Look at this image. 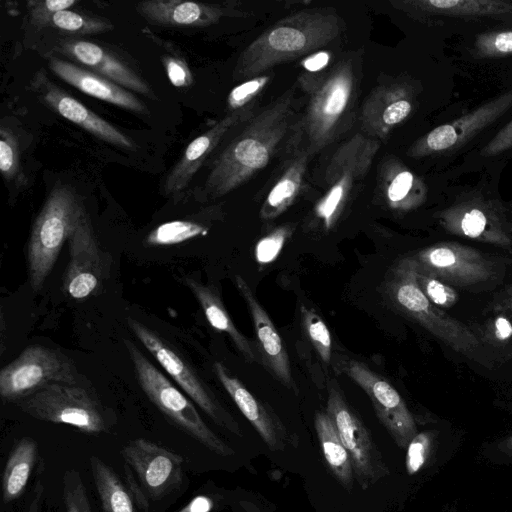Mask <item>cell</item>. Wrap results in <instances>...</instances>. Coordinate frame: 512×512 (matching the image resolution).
<instances>
[{"label":"cell","mask_w":512,"mask_h":512,"mask_svg":"<svg viewBox=\"0 0 512 512\" xmlns=\"http://www.w3.org/2000/svg\"><path fill=\"white\" fill-rule=\"evenodd\" d=\"M295 88L291 87L258 111L213 162L202 192L224 196L264 169L285 149L297 122Z\"/></svg>","instance_id":"obj_1"},{"label":"cell","mask_w":512,"mask_h":512,"mask_svg":"<svg viewBox=\"0 0 512 512\" xmlns=\"http://www.w3.org/2000/svg\"><path fill=\"white\" fill-rule=\"evenodd\" d=\"M344 28L332 8L305 9L292 13L266 29L240 54L233 78L248 80L274 66L319 51Z\"/></svg>","instance_id":"obj_2"},{"label":"cell","mask_w":512,"mask_h":512,"mask_svg":"<svg viewBox=\"0 0 512 512\" xmlns=\"http://www.w3.org/2000/svg\"><path fill=\"white\" fill-rule=\"evenodd\" d=\"M361 74L360 56L345 55L306 94L308 101L298 126L311 158L341 139L354 125Z\"/></svg>","instance_id":"obj_3"},{"label":"cell","mask_w":512,"mask_h":512,"mask_svg":"<svg viewBox=\"0 0 512 512\" xmlns=\"http://www.w3.org/2000/svg\"><path fill=\"white\" fill-rule=\"evenodd\" d=\"M384 293L393 308L456 352L471 357L480 348L481 341L472 328L434 305L420 290L412 256L402 258L389 270Z\"/></svg>","instance_id":"obj_4"},{"label":"cell","mask_w":512,"mask_h":512,"mask_svg":"<svg viewBox=\"0 0 512 512\" xmlns=\"http://www.w3.org/2000/svg\"><path fill=\"white\" fill-rule=\"evenodd\" d=\"M381 143L362 132L343 141L326 164L323 192L313 207V218L325 230L334 227L344 209L363 186Z\"/></svg>","instance_id":"obj_5"},{"label":"cell","mask_w":512,"mask_h":512,"mask_svg":"<svg viewBox=\"0 0 512 512\" xmlns=\"http://www.w3.org/2000/svg\"><path fill=\"white\" fill-rule=\"evenodd\" d=\"M84 211L74 188L63 183L54 185L34 222L28 243L29 279L35 291L42 288Z\"/></svg>","instance_id":"obj_6"},{"label":"cell","mask_w":512,"mask_h":512,"mask_svg":"<svg viewBox=\"0 0 512 512\" xmlns=\"http://www.w3.org/2000/svg\"><path fill=\"white\" fill-rule=\"evenodd\" d=\"M138 382L149 400L177 428L220 456L234 451L203 421L193 402L175 387L129 340H124Z\"/></svg>","instance_id":"obj_7"},{"label":"cell","mask_w":512,"mask_h":512,"mask_svg":"<svg viewBox=\"0 0 512 512\" xmlns=\"http://www.w3.org/2000/svg\"><path fill=\"white\" fill-rule=\"evenodd\" d=\"M17 404L33 418L71 425L87 434L108 430L99 402L90 392L76 384H49Z\"/></svg>","instance_id":"obj_8"},{"label":"cell","mask_w":512,"mask_h":512,"mask_svg":"<svg viewBox=\"0 0 512 512\" xmlns=\"http://www.w3.org/2000/svg\"><path fill=\"white\" fill-rule=\"evenodd\" d=\"M52 383H77L73 361L58 350L31 345L1 369L0 396L18 402Z\"/></svg>","instance_id":"obj_9"},{"label":"cell","mask_w":512,"mask_h":512,"mask_svg":"<svg viewBox=\"0 0 512 512\" xmlns=\"http://www.w3.org/2000/svg\"><path fill=\"white\" fill-rule=\"evenodd\" d=\"M131 331L170 377L216 424L241 435L237 422L223 409L192 367L156 332L131 317Z\"/></svg>","instance_id":"obj_10"},{"label":"cell","mask_w":512,"mask_h":512,"mask_svg":"<svg viewBox=\"0 0 512 512\" xmlns=\"http://www.w3.org/2000/svg\"><path fill=\"white\" fill-rule=\"evenodd\" d=\"M326 413L350 454L354 476L363 489H367L388 473L381 453L369 431L344 400L339 389L329 388Z\"/></svg>","instance_id":"obj_11"},{"label":"cell","mask_w":512,"mask_h":512,"mask_svg":"<svg viewBox=\"0 0 512 512\" xmlns=\"http://www.w3.org/2000/svg\"><path fill=\"white\" fill-rule=\"evenodd\" d=\"M418 269L458 287L489 281L496 275V262L478 249L456 242L426 247L414 256Z\"/></svg>","instance_id":"obj_12"},{"label":"cell","mask_w":512,"mask_h":512,"mask_svg":"<svg viewBox=\"0 0 512 512\" xmlns=\"http://www.w3.org/2000/svg\"><path fill=\"white\" fill-rule=\"evenodd\" d=\"M338 365L341 373L350 377L368 395L377 417L395 443L400 448H407L417 434V428L398 391L361 361L349 359L339 362Z\"/></svg>","instance_id":"obj_13"},{"label":"cell","mask_w":512,"mask_h":512,"mask_svg":"<svg viewBox=\"0 0 512 512\" xmlns=\"http://www.w3.org/2000/svg\"><path fill=\"white\" fill-rule=\"evenodd\" d=\"M68 245L70 259L63 279L64 293L79 301L96 295L105 282L107 266L86 210L72 230Z\"/></svg>","instance_id":"obj_14"},{"label":"cell","mask_w":512,"mask_h":512,"mask_svg":"<svg viewBox=\"0 0 512 512\" xmlns=\"http://www.w3.org/2000/svg\"><path fill=\"white\" fill-rule=\"evenodd\" d=\"M121 454L148 499H162L183 482V457L154 442L134 439L123 447Z\"/></svg>","instance_id":"obj_15"},{"label":"cell","mask_w":512,"mask_h":512,"mask_svg":"<svg viewBox=\"0 0 512 512\" xmlns=\"http://www.w3.org/2000/svg\"><path fill=\"white\" fill-rule=\"evenodd\" d=\"M31 87L53 111L95 137L120 148H134L127 135L53 83L43 70L31 79Z\"/></svg>","instance_id":"obj_16"},{"label":"cell","mask_w":512,"mask_h":512,"mask_svg":"<svg viewBox=\"0 0 512 512\" xmlns=\"http://www.w3.org/2000/svg\"><path fill=\"white\" fill-rule=\"evenodd\" d=\"M285 152L284 161L270 182L260 207L259 216L264 221H270L284 213L294 203L304 184L311 157L304 144L298 119Z\"/></svg>","instance_id":"obj_17"},{"label":"cell","mask_w":512,"mask_h":512,"mask_svg":"<svg viewBox=\"0 0 512 512\" xmlns=\"http://www.w3.org/2000/svg\"><path fill=\"white\" fill-rule=\"evenodd\" d=\"M257 105L229 112L209 130L191 141L166 177L163 187L165 194L176 196L181 193L225 135L257 113Z\"/></svg>","instance_id":"obj_18"},{"label":"cell","mask_w":512,"mask_h":512,"mask_svg":"<svg viewBox=\"0 0 512 512\" xmlns=\"http://www.w3.org/2000/svg\"><path fill=\"white\" fill-rule=\"evenodd\" d=\"M411 109L405 88L382 80L362 103L359 113L362 133L380 142L408 117Z\"/></svg>","instance_id":"obj_19"},{"label":"cell","mask_w":512,"mask_h":512,"mask_svg":"<svg viewBox=\"0 0 512 512\" xmlns=\"http://www.w3.org/2000/svg\"><path fill=\"white\" fill-rule=\"evenodd\" d=\"M149 23L163 27H207L222 17L243 15L235 3H199L181 0H150L136 4Z\"/></svg>","instance_id":"obj_20"},{"label":"cell","mask_w":512,"mask_h":512,"mask_svg":"<svg viewBox=\"0 0 512 512\" xmlns=\"http://www.w3.org/2000/svg\"><path fill=\"white\" fill-rule=\"evenodd\" d=\"M235 284L251 314L261 360L275 378L288 388H293L288 354L277 329L246 280L236 275Z\"/></svg>","instance_id":"obj_21"},{"label":"cell","mask_w":512,"mask_h":512,"mask_svg":"<svg viewBox=\"0 0 512 512\" xmlns=\"http://www.w3.org/2000/svg\"><path fill=\"white\" fill-rule=\"evenodd\" d=\"M60 51L85 65L89 70L106 77L125 89L135 91L149 98H155L149 84L137 72L98 44L85 40L66 39L60 42Z\"/></svg>","instance_id":"obj_22"},{"label":"cell","mask_w":512,"mask_h":512,"mask_svg":"<svg viewBox=\"0 0 512 512\" xmlns=\"http://www.w3.org/2000/svg\"><path fill=\"white\" fill-rule=\"evenodd\" d=\"M50 70L83 93L138 114H149L147 106L127 89L106 77L57 57H50Z\"/></svg>","instance_id":"obj_23"},{"label":"cell","mask_w":512,"mask_h":512,"mask_svg":"<svg viewBox=\"0 0 512 512\" xmlns=\"http://www.w3.org/2000/svg\"><path fill=\"white\" fill-rule=\"evenodd\" d=\"M214 369L224 389L266 445L273 451L284 449L286 432L278 418L232 376L222 363L216 362Z\"/></svg>","instance_id":"obj_24"},{"label":"cell","mask_w":512,"mask_h":512,"mask_svg":"<svg viewBox=\"0 0 512 512\" xmlns=\"http://www.w3.org/2000/svg\"><path fill=\"white\" fill-rule=\"evenodd\" d=\"M185 284L194 294L210 325L227 334L248 361H257L256 350L234 325L217 290L188 277L185 278Z\"/></svg>","instance_id":"obj_25"},{"label":"cell","mask_w":512,"mask_h":512,"mask_svg":"<svg viewBox=\"0 0 512 512\" xmlns=\"http://www.w3.org/2000/svg\"><path fill=\"white\" fill-rule=\"evenodd\" d=\"M315 429L323 456L339 483L348 491L352 489L354 471L349 452L336 427L326 412L315 414Z\"/></svg>","instance_id":"obj_26"},{"label":"cell","mask_w":512,"mask_h":512,"mask_svg":"<svg viewBox=\"0 0 512 512\" xmlns=\"http://www.w3.org/2000/svg\"><path fill=\"white\" fill-rule=\"evenodd\" d=\"M36 454V442L30 437L22 438L11 451L2 478L4 503L17 500L25 491Z\"/></svg>","instance_id":"obj_27"},{"label":"cell","mask_w":512,"mask_h":512,"mask_svg":"<svg viewBox=\"0 0 512 512\" xmlns=\"http://www.w3.org/2000/svg\"><path fill=\"white\" fill-rule=\"evenodd\" d=\"M90 468L104 512H137L129 489L107 463L91 456Z\"/></svg>","instance_id":"obj_28"},{"label":"cell","mask_w":512,"mask_h":512,"mask_svg":"<svg viewBox=\"0 0 512 512\" xmlns=\"http://www.w3.org/2000/svg\"><path fill=\"white\" fill-rule=\"evenodd\" d=\"M414 176L391 159H382L377 169V188L380 197L394 210L408 209L414 203L411 197Z\"/></svg>","instance_id":"obj_29"},{"label":"cell","mask_w":512,"mask_h":512,"mask_svg":"<svg viewBox=\"0 0 512 512\" xmlns=\"http://www.w3.org/2000/svg\"><path fill=\"white\" fill-rule=\"evenodd\" d=\"M447 227L455 234L477 241L509 249L512 244L510 236L500 224L490 221L479 208L463 212L457 221L447 222Z\"/></svg>","instance_id":"obj_30"},{"label":"cell","mask_w":512,"mask_h":512,"mask_svg":"<svg viewBox=\"0 0 512 512\" xmlns=\"http://www.w3.org/2000/svg\"><path fill=\"white\" fill-rule=\"evenodd\" d=\"M38 28L52 27L75 34L104 33L113 29L109 21L88 14L63 10L32 21Z\"/></svg>","instance_id":"obj_31"},{"label":"cell","mask_w":512,"mask_h":512,"mask_svg":"<svg viewBox=\"0 0 512 512\" xmlns=\"http://www.w3.org/2000/svg\"><path fill=\"white\" fill-rule=\"evenodd\" d=\"M207 233L208 228L200 223L176 220L156 227L147 235L145 242L150 246L175 245Z\"/></svg>","instance_id":"obj_32"},{"label":"cell","mask_w":512,"mask_h":512,"mask_svg":"<svg viewBox=\"0 0 512 512\" xmlns=\"http://www.w3.org/2000/svg\"><path fill=\"white\" fill-rule=\"evenodd\" d=\"M301 318L303 328L314 349L323 362L329 363L332 355V337L327 325L314 310L305 306L301 307Z\"/></svg>","instance_id":"obj_33"},{"label":"cell","mask_w":512,"mask_h":512,"mask_svg":"<svg viewBox=\"0 0 512 512\" xmlns=\"http://www.w3.org/2000/svg\"><path fill=\"white\" fill-rule=\"evenodd\" d=\"M416 281L427 299L440 309L451 308L457 303L459 296L453 286L430 273L418 269L417 266Z\"/></svg>","instance_id":"obj_34"},{"label":"cell","mask_w":512,"mask_h":512,"mask_svg":"<svg viewBox=\"0 0 512 512\" xmlns=\"http://www.w3.org/2000/svg\"><path fill=\"white\" fill-rule=\"evenodd\" d=\"M269 81L270 76L268 74H263L248 79L234 87L227 97L229 112L241 110L258 104V98Z\"/></svg>","instance_id":"obj_35"},{"label":"cell","mask_w":512,"mask_h":512,"mask_svg":"<svg viewBox=\"0 0 512 512\" xmlns=\"http://www.w3.org/2000/svg\"><path fill=\"white\" fill-rule=\"evenodd\" d=\"M63 499L66 512H92L85 485L76 469L64 473Z\"/></svg>","instance_id":"obj_36"},{"label":"cell","mask_w":512,"mask_h":512,"mask_svg":"<svg viewBox=\"0 0 512 512\" xmlns=\"http://www.w3.org/2000/svg\"><path fill=\"white\" fill-rule=\"evenodd\" d=\"M331 53L325 50L316 51L306 56L300 63L302 73L299 76L301 89L307 94L312 87L325 75L332 66Z\"/></svg>","instance_id":"obj_37"},{"label":"cell","mask_w":512,"mask_h":512,"mask_svg":"<svg viewBox=\"0 0 512 512\" xmlns=\"http://www.w3.org/2000/svg\"><path fill=\"white\" fill-rule=\"evenodd\" d=\"M293 228L286 224L275 228L261 238L255 247V258L260 265L273 262L281 252L285 242L291 236Z\"/></svg>","instance_id":"obj_38"},{"label":"cell","mask_w":512,"mask_h":512,"mask_svg":"<svg viewBox=\"0 0 512 512\" xmlns=\"http://www.w3.org/2000/svg\"><path fill=\"white\" fill-rule=\"evenodd\" d=\"M0 170L6 181L17 177L19 171V145L13 132L5 127L0 129Z\"/></svg>","instance_id":"obj_39"},{"label":"cell","mask_w":512,"mask_h":512,"mask_svg":"<svg viewBox=\"0 0 512 512\" xmlns=\"http://www.w3.org/2000/svg\"><path fill=\"white\" fill-rule=\"evenodd\" d=\"M488 319L485 324L480 328V333L477 336L482 343V340L491 345H504L512 339V322L508 314L503 311H498Z\"/></svg>","instance_id":"obj_40"},{"label":"cell","mask_w":512,"mask_h":512,"mask_svg":"<svg viewBox=\"0 0 512 512\" xmlns=\"http://www.w3.org/2000/svg\"><path fill=\"white\" fill-rule=\"evenodd\" d=\"M431 445V437L427 432L418 433L407 447L406 469L409 475L417 473L426 462Z\"/></svg>","instance_id":"obj_41"},{"label":"cell","mask_w":512,"mask_h":512,"mask_svg":"<svg viewBox=\"0 0 512 512\" xmlns=\"http://www.w3.org/2000/svg\"><path fill=\"white\" fill-rule=\"evenodd\" d=\"M162 63L167 77L173 86L186 88L193 83V76L186 62L176 56L164 55Z\"/></svg>","instance_id":"obj_42"},{"label":"cell","mask_w":512,"mask_h":512,"mask_svg":"<svg viewBox=\"0 0 512 512\" xmlns=\"http://www.w3.org/2000/svg\"><path fill=\"white\" fill-rule=\"evenodd\" d=\"M78 4L77 0H45V1H29L28 10L31 20L54 14L59 11L68 10Z\"/></svg>","instance_id":"obj_43"},{"label":"cell","mask_w":512,"mask_h":512,"mask_svg":"<svg viewBox=\"0 0 512 512\" xmlns=\"http://www.w3.org/2000/svg\"><path fill=\"white\" fill-rule=\"evenodd\" d=\"M457 140L455 129L450 125H442L432 130L426 137V145L432 150H443Z\"/></svg>","instance_id":"obj_44"},{"label":"cell","mask_w":512,"mask_h":512,"mask_svg":"<svg viewBox=\"0 0 512 512\" xmlns=\"http://www.w3.org/2000/svg\"><path fill=\"white\" fill-rule=\"evenodd\" d=\"M124 470L125 478L131 495L135 497L136 502L138 503L140 508L147 510L149 505L148 498L145 495L141 485L139 484V482L135 481L134 475L132 474L131 469L127 464L124 465Z\"/></svg>","instance_id":"obj_45"},{"label":"cell","mask_w":512,"mask_h":512,"mask_svg":"<svg viewBox=\"0 0 512 512\" xmlns=\"http://www.w3.org/2000/svg\"><path fill=\"white\" fill-rule=\"evenodd\" d=\"M214 507V502L210 497L199 495L189 501L177 512H210Z\"/></svg>","instance_id":"obj_46"},{"label":"cell","mask_w":512,"mask_h":512,"mask_svg":"<svg viewBox=\"0 0 512 512\" xmlns=\"http://www.w3.org/2000/svg\"><path fill=\"white\" fill-rule=\"evenodd\" d=\"M495 47L501 52L512 51V32L501 33L495 39Z\"/></svg>","instance_id":"obj_47"},{"label":"cell","mask_w":512,"mask_h":512,"mask_svg":"<svg viewBox=\"0 0 512 512\" xmlns=\"http://www.w3.org/2000/svg\"><path fill=\"white\" fill-rule=\"evenodd\" d=\"M497 311L511 312L512 313V283L507 287L504 292V297L497 305Z\"/></svg>","instance_id":"obj_48"},{"label":"cell","mask_w":512,"mask_h":512,"mask_svg":"<svg viewBox=\"0 0 512 512\" xmlns=\"http://www.w3.org/2000/svg\"><path fill=\"white\" fill-rule=\"evenodd\" d=\"M429 5L434 6L435 8H451L454 5H457L458 1H428Z\"/></svg>","instance_id":"obj_49"},{"label":"cell","mask_w":512,"mask_h":512,"mask_svg":"<svg viewBox=\"0 0 512 512\" xmlns=\"http://www.w3.org/2000/svg\"><path fill=\"white\" fill-rule=\"evenodd\" d=\"M41 495H37L31 503L28 512H38L39 510V499Z\"/></svg>","instance_id":"obj_50"},{"label":"cell","mask_w":512,"mask_h":512,"mask_svg":"<svg viewBox=\"0 0 512 512\" xmlns=\"http://www.w3.org/2000/svg\"><path fill=\"white\" fill-rule=\"evenodd\" d=\"M505 445H506V448L512 450V435L506 439Z\"/></svg>","instance_id":"obj_51"}]
</instances>
